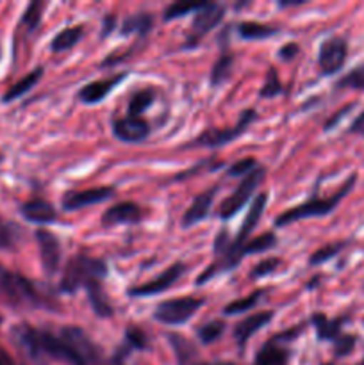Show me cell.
I'll use <instances>...</instances> for the list:
<instances>
[{
	"instance_id": "cell-1",
	"label": "cell",
	"mask_w": 364,
	"mask_h": 365,
	"mask_svg": "<svg viewBox=\"0 0 364 365\" xmlns=\"http://www.w3.org/2000/svg\"><path fill=\"white\" fill-rule=\"evenodd\" d=\"M31 346L38 360L52 359L70 365H113L88 334L77 327H63L57 334L36 328Z\"/></svg>"
},
{
	"instance_id": "cell-2",
	"label": "cell",
	"mask_w": 364,
	"mask_h": 365,
	"mask_svg": "<svg viewBox=\"0 0 364 365\" xmlns=\"http://www.w3.org/2000/svg\"><path fill=\"white\" fill-rule=\"evenodd\" d=\"M0 298L13 309H45L49 307L41 292L24 274L0 266Z\"/></svg>"
},
{
	"instance_id": "cell-3",
	"label": "cell",
	"mask_w": 364,
	"mask_h": 365,
	"mask_svg": "<svg viewBox=\"0 0 364 365\" xmlns=\"http://www.w3.org/2000/svg\"><path fill=\"white\" fill-rule=\"evenodd\" d=\"M355 180H357V175H350L348 180L341 185V189H339L338 192H334L332 196H328V198H316V196H313V198H309L305 203H302V205L285 210L284 214H280V216L275 220V227L282 228L300 220L327 216V214H330L332 210L341 203V200L352 191L353 185H355Z\"/></svg>"
},
{
	"instance_id": "cell-4",
	"label": "cell",
	"mask_w": 364,
	"mask_h": 365,
	"mask_svg": "<svg viewBox=\"0 0 364 365\" xmlns=\"http://www.w3.org/2000/svg\"><path fill=\"white\" fill-rule=\"evenodd\" d=\"M107 277V266L103 260L77 255L68 262L61 280V291L74 294L79 289L88 287L93 282H102Z\"/></svg>"
},
{
	"instance_id": "cell-5",
	"label": "cell",
	"mask_w": 364,
	"mask_h": 365,
	"mask_svg": "<svg viewBox=\"0 0 364 365\" xmlns=\"http://www.w3.org/2000/svg\"><path fill=\"white\" fill-rule=\"evenodd\" d=\"M203 303H206V299L191 298V296L168 299V302L159 303L156 307V310H153V319L163 324H170V327L184 324L186 321L191 319L202 309Z\"/></svg>"
},
{
	"instance_id": "cell-6",
	"label": "cell",
	"mask_w": 364,
	"mask_h": 365,
	"mask_svg": "<svg viewBox=\"0 0 364 365\" xmlns=\"http://www.w3.org/2000/svg\"><path fill=\"white\" fill-rule=\"evenodd\" d=\"M257 118V113L253 109H246L245 113L241 114L239 121L236 123V127L232 128H207L206 132L198 135L196 139L189 141L188 145H184V150L188 148H214V146H221V145H227V143L234 141L236 138L243 134L246 130L250 123Z\"/></svg>"
},
{
	"instance_id": "cell-7",
	"label": "cell",
	"mask_w": 364,
	"mask_h": 365,
	"mask_svg": "<svg viewBox=\"0 0 364 365\" xmlns=\"http://www.w3.org/2000/svg\"><path fill=\"white\" fill-rule=\"evenodd\" d=\"M264 175H266L264 168L257 166L256 170L250 171V173L243 178L241 184L238 185V189L221 203L220 212H218L221 220H231V217H234L236 214L248 203L250 196L253 195V191H256V189L259 187L261 182L264 180Z\"/></svg>"
},
{
	"instance_id": "cell-8",
	"label": "cell",
	"mask_w": 364,
	"mask_h": 365,
	"mask_svg": "<svg viewBox=\"0 0 364 365\" xmlns=\"http://www.w3.org/2000/svg\"><path fill=\"white\" fill-rule=\"evenodd\" d=\"M348 56V45L343 38H328L321 43L318 53V64L323 75H334L345 66Z\"/></svg>"
},
{
	"instance_id": "cell-9",
	"label": "cell",
	"mask_w": 364,
	"mask_h": 365,
	"mask_svg": "<svg viewBox=\"0 0 364 365\" xmlns=\"http://www.w3.org/2000/svg\"><path fill=\"white\" fill-rule=\"evenodd\" d=\"M186 273V266L182 262L173 264V266L168 267L166 271L159 274L153 280L146 282L143 285H136V287L128 289V296H134V298H146V296H153V294H161V292L168 291L182 274Z\"/></svg>"
},
{
	"instance_id": "cell-10",
	"label": "cell",
	"mask_w": 364,
	"mask_h": 365,
	"mask_svg": "<svg viewBox=\"0 0 364 365\" xmlns=\"http://www.w3.org/2000/svg\"><path fill=\"white\" fill-rule=\"evenodd\" d=\"M223 14H225V7L220 6V4L207 2L206 6L200 7L191 21V36H189V43L195 45V41H198L202 36H206L211 29H214L221 20H223Z\"/></svg>"
},
{
	"instance_id": "cell-11",
	"label": "cell",
	"mask_w": 364,
	"mask_h": 365,
	"mask_svg": "<svg viewBox=\"0 0 364 365\" xmlns=\"http://www.w3.org/2000/svg\"><path fill=\"white\" fill-rule=\"evenodd\" d=\"M113 134L123 143H141L150 135V125L139 116H125L113 121Z\"/></svg>"
},
{
	"instance_id": "cell-12",
	"label": "cell",
	"mask_w": 364,
	"mask_h": 365,
	"mask_svg": "<svg viewBox=\"0 0 364 365\" xmlns=\"http://www.w3.org/2000/svg\"><path fill=\"white\" fill-rule=\"evenodd\" d=\"M114 196V187H96V189H86V191H74L68 192L63 200V209L68 212H74V210L84 209V207L96 205V203H102L106 200L113 198Z\"/></svg>"
},
{
	"instance_id": "cell-13",
	"label": "cell",
	"mask_w": 364,
	"mask_h": 365,
	"mask_svg": "<svg viewBox=\"0 0 364 365\" xmlns=\"http://www.w3.org/2000/svg\"><path fill=\"white\" fill-rule=\"evenodd\" d=\"M36 239H38L39 246V257H41L43 269L49 274H54L59 267L61 262V245L59 239L49 230H38L36 232Z\"/></svg>"
},
{
	"instance_id": "cell-14",
	"label": "cell",
	"mask_w": 364,
	"mask_h": 365,
	"mask_svg": "<svg viewBox=\"0 0 364 365\" xmlns=\"http://www.w3.org/2000/svg\"><path fill=\"white\" fill-rule=\"evenodd\" d=\"M143 220V210L136 203L125 202L107 209L102 216L103 227H116V225H136Z\"/></svg>"
},
{
	"instance_id": "cell-15",
	"label": "cell",
	"mask_w": 364,
	"mask_h": 365,
	"mask_svg": "<svg viewBox=\"0 0 364 365\" xmlns=\"http://www.w3.org/2000/svg\"><path fill=\"white\" fill-rule=\"evenodd\" d=\"M271 319H273V312H271V310H268V312L252 314V316H248L246 319L239 321L234 328V339H236V342H238L239 349L245 348L246 342H248V339L252 337L253 334H257L261 328L266 327Z\"/></svg>"
},
{
	"instance_id": "cell-16",
	"label": "cell",
	"mask_w": 364,
	"mask_h": 365,
	"mask_svg": "<svg viewBox=\"0 0 364 365\" xmlns=\"http://www.w3.org/2000/svg\"><path fill=\"white\" fill-rule=\"evenodd\" d=\"M127 77V73H118L111 78H103V81H96V82H89L88 86L79 91V100L82 103H98L120 84L123 78Z\"/></svg>"
},
{
	"instance_id": "cell-17",
	"label": "cell",
	"mask_w": 364,
	"mask_h": 365,
	"mask_svg": "<svg viewBox=\"0 0 364 365\" xmlns=\"http://www.w3.org/2000/svg\"><path fill=\"white\" fill-rule=\"evenodd\" d=\"M216 192H218V187H213V189H209V191H206V192H202V195L196 196V198L193 200L191 207L186 210L184 217H182V227L189 228V227H193V225H196V223H200V221L206 220V217L209 216V209H211V205H213V200H214V196H216Z\"/></svg>"
},
{
	"instance_id": "cell-18",
	"label": "cell",
	"mask_w": 364,
	"mask_h": 365,
	"mask_svg": "<svg viewBox=\"0 0 364 365\" xmlns=\"http://www.w3.org/2000/svg\"><path fill=\"white\" fill-rule=\"evenodd\" d=\"M21 216L36 225H49L57 220V212L45 200H29L21 205Z\"/></svg>"
},
{
	"instance_id": "cell-19",
	"label": "cell",
	"mask_w": 364,
	"mask_h": 365,
	"mask_svg": "<svg viewBox=\"0 0 364 365\" xmlns=\"http://www.w3.org/2000/svg\"><path fill=\"white\" fill-rule=\"evenodd\" d=\"M288 359L289 351L284 348L280 339L273 337L259 349L253 365H285Z\"/></svg>"
},
{
	"instance_id": "cell-20",
	"label": "cell",
	"mask_w": 364,
	"mask_h": 365,
	"mask_svg": "<svg viewBox=\"0 0 364 365\" xmlns=\"http://www.w3.org/2000/svg\"><path fill=\"white\" fill-rule=\"evenodd\" d=\"M348 317H338V319H328L325 314L316 312L310 317V323L316 328V335L320 341H335L341 335V328Z\"/></svg>"
},
{
	"instance_id": "cell-21",
	"label": "cell",
	"mask_w": 364,
	"mask_h": 365,
	"mask_svg": "<svg viewBox=\"0 0 364 365\" xmlns=\"http://www.w3.org/2000/svg\"><path fill=\"white\" fill-rule=\"evenodd\" d=\"M168 341H170L171 348H173L178 365H195L196 359H198V351H196V348L189 339L177 334H170L168 335Z\"/></svg>"
},
{
	"instance_id": "cell-22",
	"label": "cell",
	"mask_w": 364,
	"mask_h": 365,
	"mask_svg": "<svg viewBox=\"0 0 364 365\" xmlns=\"http://www.w3.org/2000/svg\"><path fill=\"white\" fill-rule=\"evenodd\" d=\"M88 292L89 303H91V309L95 312V316L98 317H111L113 316V307L107 302V296L102 289V282H93L86 287Z\"/></svg>"
},
{
	"instance_id": "cell-23",
	"label": "cell",
	"mask_w": 364,
	"mask_h": 365,
	"mask_svg": "<svg viewBox=\"0 0 364 365\" xmlns=\"http://www.w3.org/2000/svg\"><path fill=\"white\" fill-rule=\"evenodd\" d=\"M41 77H43V68H36L34 71H31V73L25 75L24 78H20L16 84L11 86L9 91H7L6 95L2 96V100H4V102H11V100H16L18 96H21V95H25L27 91H31V89L34 88L36 84H38V81Z\"/></svg>"
},
{
	"instance_id": "cell-24",
	"label": "cell",
	"mask_w": 364,
	"mask_h": 365,
	"mask_svg": "<svg viewBox=\"0 0 364 365\" xmlns=\"http://www.w3.org/2000/svg\"><path fill=\"white\" fill-rule=\"evenodd\" d=\"M84 34V27L82 25H75V27H68L61 31L56 38L52 39V50L54 52H64V50L74 48L79 43V39Z\"/></svg>"
},
{
	"instance_id": "cell-25",
	"label": "cell",
	"mask_w": 364,
	"mask_h": 365,
	"mask_svg": "<svg viewBox=\"0 0 364 365\" xmlns=\"http://www.w3.org/2000/svg\"><path fill=\"white\" fill-rule=\"evenodd\" d=\"M239 36L243 39H250V41H257V39H266L271 38L278 32V29L270 27V25H263V24H257V21H243L239 24L238 27Z\"/></svg>"
},
{
	"instance_id": "cell-26",
	"label": "cell",
	"mask_w": 364,
	"mask_h": 365,
	"mask_svg": "<svg viewBox=\"0 0 364 365\" xmlns=\"http://www.w3.org/2000/svg\"><path fill=\"white\" fill-rule=\"evenodd\" d=\"M153 20L148 13L132 14L121 25V34H146L152 29Z\"/></svg>"
},
{
	"instance_id": "cell-27",
	"label": "cell",
	"mask_w": 364,
	"mask_h": 365,
	"mask_svg": "<svg viewBox=\"0 0 364 365\" xmlns=\"http://www.w3.org/2000/svg\"><path fill=\"white\" fill-rule=\"evenodd\" d=\"M232 56L228 52H221V56L218 57V61L214 63L213 70H211V84L213 86H220L223 84L225 81H228L231 77V71H232Z\"/></svg>"
},
{
	"instance_id": "cell-28",
	"label": "cell",
	"mask_w": 364,
	"mask_h": 365,
	"mask_svg": "<svg viewBox=\"0 0 364 365\" xmlns=\"http://www.w3.org/2000/svg\"><path fill=\"white\" fill-rule=\"evenodd\" d=\"M346 246H348V242H346V241L332 242V245L323 246V248H320L318 252H314L313 255H310L309 264H310V266H320V264H323V262H327V260L338 257L339 253H341L343 250L346 248Z\"/></svg>"
},
{
	"instance_id": "cell-29",
	"label": "cell",
	"mask_w": 364,
	"mask_h": 365,
	"mask_svg": "<svg viewBox=\"0 0 364 365\" xmlns=\"http://www.w3.org/2000/svg\"><path fill=\"white\" fill-rule=\"evenodd\" d=\"M152 103H153L152 89H141V91L136 93V95L131 98V102H128V113H131V116L141 118V114L145 113Z\"/></svg>"
},
{
	"instance_id": "cell-30",
	"label": "cell",
	"mask_w": 364,
	"mask_h": 365,
	"mask_svg": "<svg viewBox=\"0 0 364 365\" xmlns=\"http://www.w3.org/2000/svg\"><path fill=\"white\" fill-rule=\"evenodd\" d=\"M338 89H360L364 91V64L353 68L346 75H343L338 82H335Z\"/></svg>"
},
{
	"instance_id": "cell-31",
	"label": "cell",
	"mask_w": 364,
	"mask_h": 365,
	"mask_svg": "<svg viewBox=\"0 0 364 365\" xmlns=\"http://www.w3.org/2000/svg\"><path fill=\"white\" fill-rule=\"evenodd\" d=\"M261 296H263V291H256V292H252L250 296H246V298L236 299V302H232L231 305L225 307L223 314L225 316H238V314L248 312L250 309H253V307L259 303Z\"/></svg>"
},
{
	"instance_id": "cell-32",
	"label": "cell",
	"mask_w": 364,
	"mask_h": 365,
	"mask_svg": "<svg viewBox=\"0 0 364 365\" xmlns=\"http://www.w3.org/2000/svg\"><path fill=\"white\" fill-rule=\"evenodd\" d=\"M275 242H277V237H275V234H271V232H266V234L259 235V237H256V239H252V241L246 242L245 248H243V255L268 252V250L273 248Z\"/></svg>"
},
{
	"instance_id": "cell-33",
	"label": "cell",
	"mask_w": 364,
	"mask_h": 365,
	"mask_svg": "<svg viewBox=\"0 0 364 365\" xmlns=\"http://www.w3.org/2000/svg\"><path fill=\"white\" fill-rule=\"evenodd\" d=\"M225 331V324L221 321H211V323L203 324L198 328V339L202 344H211V342L218 341L221 334Z\"/></svg>"
},
{
	"instance_id": "cell-34",
	"label": "cell",
	"mask_w": 364,
	"mask_h": 365,
	"mask_svg": "<svg viewBox=\"0 0 364 365\" xmlns=\"http://www.w3.org/2000/svg\"><path fill=\"white\" fill-rule=\"evenodd\" d=\"M43 9H45V4L43 2H32L29 4V7L25 9L24 13V25L27 27L29 32L36 31V27L39 25V21H41V14H43Z\"/></svg>"
},
{
	"instance_id": "cell-35",
	"label": "cell",
	"mask_w": 364,
	"mask_h": 365,
	"mask_svg": "<svg viewBox=\"0 0 364 365\" xmlns=\"http://www.w3.org/2000/svg\"><path fill=\"white\" fill-rule=\"evenodd\" d=\"M207 2H196V4H182V2H177V4H171V6H168L166 9H164V20H175V18H181L184 16V14L191 13V11H198L200 7L206 6Z\"/></svg>"
},
{
	"instance_id": "cell-36",
	"label": "cell",
	"mask_w": 364,
	"mask_h": 365,
	"mask_svg": "<svg viewBox=\"0 0 364 365\" xmlns=\"http://www.w3.org/2000/svg\"><path fill=\"white\" fill-rule=\"evenodd\" d=\"M284 93V88H282L280 81H278L277 77V71L271 68L270 71H268V77H266V82H264L263 89H261L259 95L263 96V98H273V96H278Z\"/></svg>"
},
{
	"instance_id": "cell-37",
	"label": "cell",
	"mask_w": 364,
	"mask_h": 365,
	"mask_svg": "<svg viewBox=\"0 0 364 365\" xmlns=\"http://www.w3.org/2000/svg\"><path fill=\"white\" fill-rule=\"evenodd\" d=\"M16 227L0 217V250H11L16 242Z\"/></svg>"
},
{
	"instance_id": "cell-38",
	"label": "cell",
	"mask_w": 364,
	"mask_h": 365,
	"mask_svg": "<svg viewBox=\"0 0 364 365\" xmlns=\"http://www.w3.org/2000/svg\"><path fill=\"white\" fill-rule=\"evenodd\" d=\"M125 346L131 349H146L148 348V341H146V335L139 328L131 327L125 331Z\"/></svg>"
},
{
	"instance_id": "cell-39",
	"label": "cell",
	"mask_w": 364,
	"mask_h": 365,
	"mask_svg": "<svg viewBox=\"0 0 364 365\" xmlns=\"http://www.w3.org/2000/svg\"><path fill=\"white\" fill-rule=\"evenodd\" d=\"M357 337L355 335H339L338 339L334 341V355L338 359H343V356H348L350 353L353 351L355 348Z\"/></svg>"
},
{
	"instance_id": "cell-40",
	"label": "cell",
	"mask_w": 364,
	"mask_h": 365,
	"mask_svg": "<svg viewBox=\"0 0 364 365\" xmlns=\"http://www.w3.org/2000/svg\"><path fill=\"white\" fill-rule=\"evenodd\" d=\"M257 168V163L256 159H252V157H246V159H241L238 160V163L232 164L231 168H228L227 175L228 177H239V175H248L250 171H253Z\"/></svg>"
},
{
	"instance_id": "cell-41",
	"label": "cell",
	"mask_w": 364,
	"mask_h": 365,
	"mask_svg": "<svg viewBox=\"0 0 364 365\" xmlns=\"http://www.w3.org/2000/svg\"><path fill=\"white\" fill-rule=\"evenodd\" d=\"M278 266H280V260H278V259H266V260H263V262H259L256 267H253L252 278L268 277V274L273 273V271L277 269Z\"/></svg>"
},
{
	"instance_id": "cell-42",
	"label": "cell",
	"mask_w": 364,
	"mask_h": 365,
	"mask_svg": "<svg viewBox=\"0 0 364 365\" xmlns=\"http://www.w3.org/2000/svg\"><path fill=\"white\" fill-rule=\"evenodd\" d=\"M353 107H355V103H350V106L343 107V109H341V110H339V113H335V114H334V116H332V118H330V120H328V121H327V123H325V130H330V128H334V127H335V125H338V121H339V120H341V118H343V116H345V114H346V113H348V110H352V109H353Z\"/></svg>"
},
{
	"instance_id": "cell-43",
	"label": "cell",
	"mask_w": 364,
	"mask_h": 365,
	"mask_svg": "<svg viewBox=\"0 0 364 365\" xmlns=\"http://www.w3.org/2000/svg\"><path fill=\"white\" fill-rule=\"evenodd\" d=\"M348 132H350V134H357V135H363V138H364V110L359 114V116L355 118V120L352 121Z\"/></svg>"
},
{
	"instance_id": "cell-44",
	"label": "cell",
	"mask_w": 364,
	"mask_h": 365,
	"mask_svg": "<svg viewBox=\"0 0 364 365\" xmlns=\"http://www.w3.org/2000/svg\"><path fill=\"white\" fill-rule=\"evenodd\" d=\"M296 53H298V45L296 43H288L285 46H282L280 52H278V56H280V59H293V57H296Z\"/></svg>"
},
{
	"instance_id": "cell-45",
	"label": "cell",
	"mask_w": 364,
	"mask_h": 365,
	"mask_svg": "<svg viewBox=\"0 0 364 365\" xmlns=\"http://www.w3.org/2000/svg\"><path fill=\"white\" fill-rule=\"evenodd\" d=\"M114 24H116V18H114V14H107L106 21H103V36H107L109 32H113Z\"/></svg>"
},
{
	"instance_id": "cell-46",
	"label": "cell",
	"mask_w": 364,
	"mask_h": 365,
	"mask_svg": "<svg viewBox=\"0 0 364 365\" xmlns=\"http://www.w3.org/2000/svg\"><path fill=\"white\" fill-rule=\"evenodd\" d=\"M0 365H18V364L11 359L9 353L4 351V349L0 348Z\"/></svg>"
},
{
	"instance_id": "cell-47",
	"label": "cell",
	"mask_w": 364,
	"mask_h": 365,
	"mask_svg": "<svg viewBox=\"0 0 364 365\" xmlns=\"http://www.w3.org/2000/svg\"><path fill=\"white\" fill-rule=\"evenodd\" d=\"M303 4V0H295V2H280V7H289V6H300Z\"/></svg>"
},
{
	"instance_id": "cell-48",
	"label": "cell",
	"mask_w": 364,
	"mask_h": 365,
	"mask_svg": "<svg viewBox=\"0 0 364 365\" xmlns=\"http://www.w3.org/2000/svg\"><path fill=\"white\" fill-rule=\"evenodd\" d=\"M203 365H228V364H203Z\"/></svg>"
},
{
	"instance_id": "cell-49",
	"label": "cell",
	"mask_w": 364,
	"mask_h": 365,
	"mask_svg": "<svg viewBox=\"0 0 364 365\" xmlns=\"http://www.w3.org/2000/svg\"><path fill=\"white\" fill-rule=\"evenodd\" d=\"M0 163H2V153H0Z\"/></svg>"
},
{
	"instance_id": "cell-50",
	"label": "cell",
	"mask_w": 364,
	"mask_h": 365,
	"mask_svg": "<svg viewBox=\"0 0 364 365\" xmlns=\"http://www.w3.org/2000/svg\"><path fill=\"white\" fill-rule=\"evenodd\" d=\"M359 365H364V360H363V362H360V364H359Z\"/></svg>"
},
{
	"instance_id": "cell-51",
	"label": "cell",
	"mask_w": 364,
	"mask_h": 365,
	"mask_svg": "<svg viewBox=\"0 0 364 365\" xmlns=\"http://www.w3.org/2000/svg\"><path fill=\"white\" fill-rule=\"evenodd\" d=\"M323 365H332V364H323Z\"/></svg>"
},
{
	"instance_id": "cell-52",
	"label": "cell",
	"mask_w": 364,
	"mask_h": 365,
	"mask_svg": "<svg viewBox=\"0 0 364 365\" xmlns=\"http://www.w3.org/2000/svg\"><path fill=\"white\" fill-rule=\"evenodd\" d=\"M0 323H2V317H0Z\"/></svg>"
}]
</instances>
